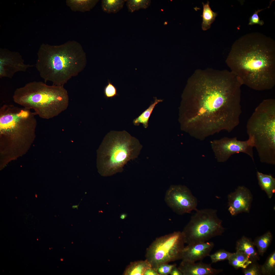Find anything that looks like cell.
<instances>
[{
  "instance_id": "cell-1",
  "label": "cell",
  "mask_w": 275,
  "mask_h": 275,
  "mask_svg": "<svg viewBox=\"0 0 275 275\" xmlns=\"http://www.w3.org/2000/svg\"><path fill=\"white\" fill-rule=\"evenodd\" d=\"M242 85L230 71H195L180 107L182 130L201 140L222 130L231 131L240 122Z\"/></svg>"
},
{
  "instance_id": "cell-2",
  "label": "cell",
  "mask_w": 275,
  "mask_h": 275,
  "mask_svg": "<svg viewBox=\"0 0 275 275\" xmlns=\"http://www.w3.org/2000/svg\"><path fill=\"white\" fill-rule=\"evenodd\" d=\"M242 85L257 91L275 85V44L259 33L246 34L233 44L226 61Z\"/></svg>"
},
{
  "instance_id": "cell-3",
  "label": "cell",
  "mask_w": 275,
  "mask_h": 275,
  "mask_svg": "<svg viewBox=\"0 0 275 275\" xmlns=\"http://www.w3.org/2000/svg\"><path fill=\"white\" fill-rule=\"evenodd\" d=\"M35 67L45 82L63 86L82 71L86 65V53L75 40L59 45L43 44L37 53Z\"/></svg>"
},
{
  "instance_id": "cell-4",
  "label": "cell",
  "mask_w": 275,
  "mask_h": 275,
  "mask_svg": "<svg viewBox=\"0 0 275 275\" xmlns=\"http://www.w3.org/2000/svg\"><path fill=\"white\" fill-rule=\"evenodd\" d=\"M14 102L22 107L33 109L36 115L49 119L66 109L69 97L63 86H50L34 81L17 88L13 97Z\"/></svg>"
},
{
  "instance_id": "cell-5",
  "label": "cell",
  "mask_w": 275,
  "mask_h": 275,
  "mask_svg": "<svg viewBox=\"0 0 275 275\" xmlns=\"http://www.w3.org/2000/svg\"><path fill=\"white\" fill-rule=\"evenodd\" d=\"M260 161L275 164V100H264L256 108L246 125Z\"/></svg>"
},
{
  "instance_id": "cell-6",
  "label": "cell",
  "mask_w": 275,
  "mask_h": 275,
  "mask_svg": "<svg viewBox=\"0 0 275 275\" xmlns=\"http://www.w3.org/2000/svg\"><path fill=\"white\" fill-rule=\"evenodd\" d=\"M142 147L126 131H111L105 135L99 150L100 174L107 176L122 172L128 161L138 157Z\"/></svg>"
},
{
  "instance_id": "cell-7",
  "label": "cell",
  "mask_w": 275,
  "mask_h": 275,
  "mask_svg": "<svg viewBox=\"0 0 275 275\" xmlns=\"http://www.w3.org/2000/svg\"><path fill=\"white\" fill-rule=\"evenodd\" d=\"M24 107L4 104L0 108L1 143L30 144L34 140L37 121L35 112Z\"/></svg>"
},
{
  "instance_id": "cell-8",
  "label": "cell",
  "mask_w": 275,
  "mask_h": 275,
  "mask_svg": "<svg viewBox=\"0 0 275 275\" xmlns=\"http://www.w3.org/2000/svg\"><path fill=\"white\" fill-rule=\"evenodd\" d=\"M182 231L187 244L207 242L222 235L225 229L216 210L205 209L196 210Z\"/></svg>"
},
{
  "instance_id": "cell-9",
  "label": "cell",
  "mask_w": 275,
  "mask_h": 275,
  "mask_svg": "<svg viewBox=\"0 0 275 275\" xmlns=\"http://www.w3.org/2000/svg\"><path fill=\"white\" fill-rule=\"evenodd\" d=\"M185 243L183 234L180 231L158 238L147 249L146 259L157 270L162 264L181 259Z\"/></svg>"
},
{
  "instance_id": "cell-10",
  "label": "cell",
  "mask_w": 275,
  "mask_h": 275,
  "mask_svg": "<svg viewBox=\"0 0 275 275\" xmlns=\"http://www.w3.org/2000/svg\"><path fill=\"white\" fill-rule=\"evenodd\" d=\"M211 148L218 162L227 161L232 155L242 153L246 154L254 161L253 148L254 144L249 138L245 141H240L236 137H224L211 142Z\"/></svg>"
},
{
  "instance_id": "cell-11",
  "label": "cell",
  "mask_w": 275,
  "mask_h": 275,
  "mask_svg": "<svg viewBox=\"0 0 275 275\" xmlns=\"http://www.w3.org/2000/svg\"><path fill=\"white\" fill-rule=\"evenodd\" d=\"M164 200L167 205L178 214H183L196 210L198 202L186 186L172 185L167 191Z\"/></svg>"
},
{
  "instance_id": "cell-12",
  "label": "cell",
  "mask_w": 275,
  "mask_h": 275,
  "mask_svg": "<svg viewBox=\"0 0 275 275\" xmlns=\"http://www.w3.org/2000/svg\"><path fill=\"white\" fill-rule=\"evenodd\" d=\"M33 65L25 64L18 52L5 49L0 51V77L12 78L16 73L25 72Z\"/></svg>"
},
{
  "instance_id": "cell-13",
  "label": "cell",
  "mask_w": 275,
  "mask_h": 275,
  "mask_svg": "<svg viewBox=\"0 0 275 275\" xmlns=\"http://www.w3.org/2000/svg\"><path fill=\"white\" fill-rule=\"evenodd\" d=\"M228 210L232 216L243 212H249L253 197L245 187L239 186L235 191L228 196Z\"/></svg>"
},
{
  "instance_id": "cell-14",
  "label": "cell",
  "mask_w": 275,
  "mask_h": 275,
  "mask_svg": "<svg viewBox=\"0 0 275 275\" xmlns=\"http://www.w3.org/2000/svg\"><path fill=\"white\" fill-rule=\"evenodd\" d=\"M214 245L211 242L188 244L183 250L181 259L192 262L201 260L210 255Z\"/></svg>"
},
{
  "instance_id": "cell-15",
  "label": "cell",
  "mask_w": 275,
  "mask_h": 275,
  "mask_svg": "<svg viewBox=\"0 0 275 275\" xmlns=\"http://www.w3.org/2000/svg\"><path fill=\"white\" fill-rule=\"evenodd\" d=\"M178 268L183 275H214L223 271L213 268L210 264L182 260Z\"/></svg>"
},
{
  "instance_id": "cell-16",
  "label": "cell",
  "mask_w": 275,
  "mask_h": 275,
  "mask_svg": "<svg viewBox=\"0 0 275 275\" xmlns=\"http://www.w3.org/2000/svg\"><path fill=\"white\" fill-rule=\"evenodd\" d=\"M236 251L243 253L253 262L259 259V254L255 248L253 242L248 238L243 236L236 244Z\"/></svg>"
},
{
  "instance_id": "cell-17",
  "label": "cell",
  "mask_w": 275,
  "mask_h": 275,
  "mask_svg": "<svg viewBox=\"0 0 275 275\" xmlns=\"http://www.w3.org/2000/svg\"><path fill=\"white\" fill-rule=\"evenodd\" d=\"M256 174L259 186L268 197L271 198L275 191V178L271 174H264L258 171Z\"/></svg>"
},
{
  "instance_id": "cell-18",
  "label": "cell",
  "mask_w": 275,
  "mask_h": 275,
  "mask_svg": "<svg viewBox=\"0 0 275 275\" xmlns=\"http://www.w3.org/2000/svg\"><path fill=\"white\" fill-rule=\"evenodd\" d=\"M98 0H67L66 5L74 11L85 12L90 11L99 1Z\"/></svg>"
},
{
  "instance_id": "cell-19",
  "label": "cell",
  "mask_w": 275,
  "mask_h": 275,
  "mask_svg": "<svg viewBox=\"0 0 275 275\" xmlns=\"http://www.w3.org/2000/svg\"><path fill=\"white\" fill-rule=\"evenodd\" d=\"M151 267L146 260H138L132 262L126 267L124 271V275H142L148 268Z\"/></svg>"
},
{
  "instance_id": "cell-20",
  "label": "cell",
  "mask_w": 275,
  "mask_h": 275,
  "mask_svg": "<svg viewBox=\"0 0 275 275\" xmlns=\"http://www.w3.org/2000/svg\"><path fill=\"white\" fill-rule=\"evenodd\" d=\"M228 260L229 264L237 269H245L252 263L245 254L237 251L232 253Z\"/></svg>"
},
{
  "instance_id": "cell-21",
  "label": "cell",
  "mask_w": 275,
  "mask_h": 275,
  "mask_svg": "<svg viewBox=\"0 0 275 275\" xmlns=\"http://www.w3.org/2000/svg\"><path fill=\"white\" fill-rule=\"evenodd\" d=\"M203 10L201 16L202 18V28L206 31L211 27V24L215 20L217 15L216 13L214 12L211 9L209 1L206 4L202 3Z\"/></svg>"
},
{
  "instance_id": "cell-22",
  "label": "cell",
  "mask_w": 275,
  "mask_h": 275,
  "mask_svg": "<svg viewBox=\"0 0 275 275\" xmlns=\"http://www.w3.org/2000/svg\"><path fill=\"white\" fill-rule=\"evenodd\" d=\"M127 0H102L101 6L103 11L108 13H116L123 7Z\"/></svg>"
},
{
  "instance_id": "cell-23",
  "label": "cell",
  "mask_w": 275,
  "mask_h": 275,
  "mask_svg": "<svg viewBox=\"0 0 275 275\" xmlns=\"http://www.w3.org/2000/svg\"><path fill=\"white\" fill-rule=\"evenodd\" d=\"M272 238V233L268 231L255 240L253 243L257 248L259 255H264L270 244Z\"/></svg>"
},
{
  "instance_id": "cell-24",
  "label": "cell",
  "mask_w": 275,
  "mask_h": 275,
  "mask_svg": "<svg viewBox=\"0 0 275 275\" xmlns=\"http://www.w3.org/2000/svg\"><path fill=\"white\" fill-rule=\"evenodd\" d=\"M161 101V100L156 99L154 102L150 105L147 109L133 120V123L134 125L138 126L140 123H142L144 128H147L148 126L149 118L153 109L156 105Z\"/></svg>"
},
{
  "instance_id": "cell-25",
  "label": "cell",
  "mask_w": 275,
  "mask_h": 275,
  "mask_svg": "<svg viewBox=\"0 0 275 275\" xmlns=\"http://www.w3.org/2000/svg\"><path fill=\"white\" fill-rule=\"evenodd\" d=\"M126 2L128 11L132 13L140 9L147 8L150 5L151 1L149 0H127Z\"/></svg>"
},
{
  "instance_id": "cell-26",
  "label": "cell",
  "mask_w": 275,
  "mask_h": 275,
  "mask_svg": "<svg viewBox=\"0 0 275 275\" xmlns=\"http://www.w3.org/2000/svg\"><path fill=\"white\" fill-rule=\"evenodd\" d=\"M262 275H272L275 273V252L268 256L264 264L261 266Z\"/></svg>"
},
{
  "instance_id": "cell-27",
  "label": "cell",
  "mask_w": 275,
  "mask_h": 275,
  "mask_svg": "<svg viewBox=\"0 0 275 275\" xmlns=\"http://www.w3.org/2000/svg\"><path fill=\"white\" fill-rule=\"evenodd\" d=\"M232 253L224 249H220L214 253L210 255L212 263L226 260H228Z\"/></svg>"
},
{
  "instance_id": "cell-28",
  "label": "cell",
  "mask_w": 275,
  "mask_h": 275,
  "mask_svg": "<svg viewBox=\"0 0 275 275\" xmlns=\"http://www.w3.org/2000/svg\"><path fill=\"white\" fill-rule=\"evenodd\" d=\"M104 93L105 98L106 99L113 98L119 95L117 88L109 80H108L107 84L104 87Z\"/></svg>"
},
{
  "instance_id": "cell-29",
  "label": "cell",
  "mask_w": 275,
  "mask_h": 275,
  "mask_svg": "<svg viewBox=\"0 0 275 275\" xmlns=\"http://www.w3.org/2000/svg\"><path fill=\"white\" fill-rule=\"evenodd\" d=\"M243 272L244 275H262L261 266L256 263H252L246 268L243 269Z\"/></svg>"
},
{
  "instance_id": "cell-30",
  "label": "cell",
  "mask_w": 275,
  "mask_h": 275,
  "mask_svg": "<svg viewBox=\"0 0 275 275\" xmlns=\"http://www.w3.org/2000/svg\"><path fill=\"white\" fill-rule=\"evenodd\" d=\"M175 266V264H169L165 263L160 265L157 269V271L159 275H167L170 274L172 269Z\"/></svg>"
},
{
  "instance_id": "cell-31",
  "label": "cell",
  "mask_w": 275,
  "mask_h": 275,
  "mask_svg": "<svg viewBox=\"0 0 275 275\" xmlns=\"http://www.w3.org/2000/svg\"><path fill=\"white\" fill-rule=\"evenodd\" d=\"M264 9H258L255 11L254 13L249 18V24L253 25L255 24H258L260 25H262L264 23L263 20H260L258 16V12L263 10Z\"/></svg>"
},
{
  "instance_id": "cell-32",
  "label": "cell",
  "mask_w": 275,
  "mask_h": 275,
  "mask_svg": "<svg viewBox=\"0 0 275 275\" xmlns=\"http://www.w3.org/2000/svg\"><path fill=\"white\" fill-rule=\"evenodd\" d=\"M144 275H159L157 270L150 267L147 269L145 272Z\"/></svg>"
},
{
  "instance_id": "cell-33",
  "label": "cell",
  "mask_w": 275,
  "mask_h": 275,
  "mask_svg": "<svg viewBox=\"0 0 275 275\" xmlns=\"http://www.w3.org/2000/svg\"><path fill=\"white\" fill-rule=\"evenodd\" d=\"M170 274L171 275H183L182 272L176 266L172 269Z\"/></svg>"
},
{
  "instance_id": "cell-34",
  "label": "cell",
  "mask_w": 275,
  "mask_h": 275,
  "mask_svg": "<svg viewBox=\"0 0 275 275\" xmlns=\"http://www.w3.org/2000/svg\"><path fill=\"white\" fill-rule=\"evenodd\" d=\"M127 216V214L125 213H122L120 215V218L122 219H124L126 218Z\"/></svg>"
}]
</instances>
